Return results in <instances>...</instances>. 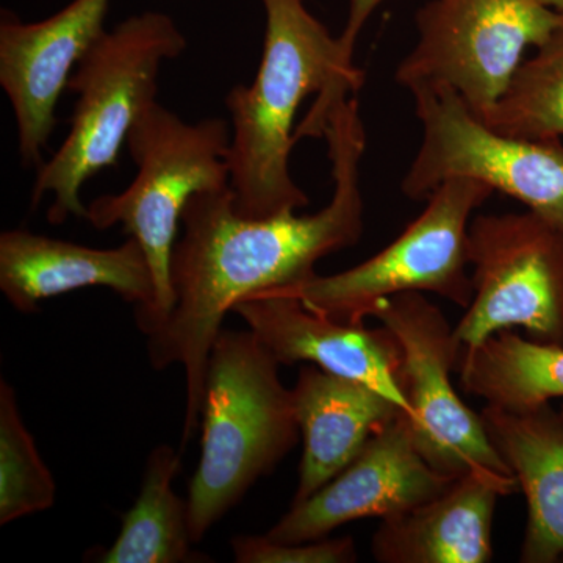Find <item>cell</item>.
I'll use <instances>...</instances> for the list:
<instances>
[{"instance_id": "1", "label": "cell", "mask_w": 563, "mask_h": 563, "mask_svg": "<svg viewBox=\"0 0 563 563\" xmlns=\"http://www.w3.org/2000/svg\"><path fill=\"white\" fill-rule=\"evenodd\" d=\"M321 136L328 143L333 192L317 213L244 218L233 206L231 185L196 192L185 206L184 235L172 258L174 309L147 335L155 369L176 363L185 369L184 446L201 421L207 366L225 314L257 292L312 279L321 258L361 242L366 133L357 96L329 111Z\"/></svg>"}, {"instance_id": "2", "label": "cell", "mask_w": 563, "mask_h": 563, "mask_svg": "<svg viewBox=\"0 0 563 563\" xmlns=\"http://www.w3.org/2000/svg\"><path fill=\"white\" fill-rule=\"evenodd\" d=\"M306 0H262L266 14L261 68L225 98L231 114L229 169L236 213L269 218L309 206L290 173L303 136L320 139L329 111L357 96L365 74Z\"/></svg>"}, {"instance_id": "3", "label": "cell", "mask_w": 563, "mask_h": 563, "mask_svg": "<svg viewBox=\"0 0 563 563\" xmlns=\"http://www.w3.org/2000/svg\"><path fill=\"white\" fill-rule=\"evenodd\" d=\"M279 366L251 329H221L214 340L203 393L201 461L188 493L195 544L298 443L292 393L282 384Z\"/></svg>"}, {"instance_id": "4", "label": "cell", "mask_w": 563, "mask_h": 563, "mask_svg": "<svg viewBox=\"0 0 563 563\" xmlns=\"http://www.w3.org/2000/svg\"><path fill=\"white\" fill-rule=\"evenodd\" d=\"M187 36L172 16L146 11L106 31L81 57L68 81L77 96L60 150L41 163L32 188V209L52 195L47 221L87 220L81 187L118 165L122 146L141 113L157 101L163 63L179 58Z\"/></svg>"}, {"instance_id": "5", "label": "cell", "mask_w": 563, "mask_h": 563, "mask_svg": "<svg viewBox=\"0 0 563 563\" xmlns=\"http://www.w3.org/2000/svg\"><path fill=\"white\" fill-rule=\"evenodd\" d=\"M231 125L222 118L190 124L155 101L125 141L136 165L135 179L118 195L99 196L87 207L92 228L109 231L121 225L146 252L155 302L150 313L136 317L146 335L174 309L172 258L185 206L196 192L231 185Z\"/></svg>"}, {"instance_id": "6", "label": "cell", "mask_w": 563, "mask_h": 563, "mask_svg": "<svg viewBox=\"0 0 563 563\" xmlns=\"http://www.w3.org/2000/svg\"><path fill=\"white\" fill-rule=\"evenodd\" d=\"M473 177L444 180L426 201L420 217L368 261L333 274L313 276L282 292L303 307L347 324H362L373 307L401 292H433L461 307L473 301L468 273V231L474 210L493 195ZM272 291V290H269Z\"/></svg>"}, {"instance_id": "7", "label": "cell", "mask_w": 563, "mask_h": 563, "mask_svg": "<svg viewBox=\"0 0 563 563\" xmlns=\"http://www.w3.org/2000/svg\"><path fill=\"white\" fill-rule=\"evenodd\" d=\"M418 41L396 69L410 92L448 87L477 118L501 98L529 46L563 31L542 0H431L417 13Z\"/></svg>"}, {"instance_id": "8", "label": "cell", "mask_w": 563, "mask_h": 563, "mask_svg": "<svg viewBox=\"0 0 563 563\" xmlns=\"http://www.w3.org/2000/svg\"><path fill=\"white\" fill-rule=\"evenodd\" d=\"M412 95L422 140L402 180L407 198L421 201L451 177H473L512 196L563 233L561 140L499 135L448 87L417 88Z\"/></svg>"}, {"instance_id": "9", "label": "cell", "mask_w": 563, "mask_h": 563, "mask_svg": "<svg viewBox=\"0 0 563 563\" xmlns=\"http://www.w3.org/2000/svg\"><path fill=\"white\" fill-rule=\"evenodd\" d=\"M473 301L454 328L462 347L506 329L563 344V233L532 211L479 214L468 231Z\"/></svg>"}, {"instance_id": "10", "label": "cell", "mask_w": 563, "mask_h": 563, "mask_svg": "<svg viewBox=\"0 0 563 563\" xmlns=\"http://www.w3.org/2000/svg\"><path fill=\"white\" fill-rule=\"evenodd\" d=\"M369 317L401 344L402 388L412 410L415 442L429 465L453 479L472 472L515 477L493 448L481 413L454 388L451 374L462 347L442 310L422 292L409 291L377 302Z\"/></svg>"}, {"instance_id": "11", "label": "cell", "mask_w": 563, "mask_h": 563, "mask_svg": "<svg viewBox=\"0 0 563 563\" xmlns=\"http://www.w3.org/2000/svg\"><path fill=\"white\" fill-rule=\"evenodd\" d=\"M453 481L422 457L409 415L399 412L324 487L306 501L291 504L265 536L280 543L313 542L352 521L409 512Z\"/></svg>"}, {"instance_id": "12", "label": "cell", "mask_w": 563, "mask_h": 563, "mask_svg": "<svg viewBox=\"0 0 563 563\" xmlns=\"http://www.w3.org/2000/svg\"><path fill=\"white\" fill-rule=\"evenodd\" d=\"M110 0H73L38 22L9 10L0 18V87L16 121L18 152L25 168L43 163L68 81L103 27Z\"/></svg>"}, {"instance_id": "13", "label": "cell", "mask_w": 563, "mask_h": 563, "mask_svg": "<svg viewBox=\"0 0 563 563\" xmlns=\"http://www.w3.org/2000/svg\"><path fill=\"white\" fill-rule=\"evenodd\" d=\"M232 312L265 344L280 365L309 362L324 372L369 385L412 417L402 388V350L387 328L347 324L303 307L277 290L243 299Z\"/></svg>"}, {"instance_id": "14", "label": "cell", "mask_w": 563, "mask_h": 563, "mask_svg": "<svg viewBox=\"0 0 563 563\" xmlns=\"http://www.w3.org/2000/svg\"><path fill=\"white\" fill-rule=\"evenodd\" d=\"M87 287L110 288L135 303L136 317L154 307L150 261L132 236L113 250H95L25 229L0 235V290L18 312H36L41 301Z\"/></svg>"}, {"instance_id": "15", "label": "cell", "mask_w": 563, "mask_h": 563, "mask_svg": "<svg viewBox=\"0 0 563 563\" xmlns=\"http://www.w3.org/2000/svg\"><path fill=\"white\" fill-rule=\"evenodd\" d=\"M517 490L515 477L463 474L431 501L385 518L373 536V558L380 563L490 562L496 504Z\"/></svg>"}, {"instance_id": "16", "label": "cell", "mask_w": 563, "mask_h": 563, "mask_svg": "<svg viewBox=\"0 0 563 563\" xmlns=\"http://www.w3.org/2000/svg\"><path fill=\"white\" fill-rule=\"evenodd\" d=\"M291 393L303 440L291 504L306 501L324 487L361 453L373 433L404 412L369 385L324 372L313 363L301 368Z\"/></svg>"}, {"instance_id": "17", "label": "cell", "mask_w": 563, "mask_h": 563, "mask_svg": "<svg viewBox=\"0 0 563 563\" xmlns=\"http://www.w3.org/2000/svg\"><path fill=\"white\" fill-rule=\"evenodd\" d=\"M488 439L517 477L528 501V526L520 561L553 563L563 559V415L550 404L514 410L485 406Z\"/></svg>"}, {"instance_id": "18", "label": "cell", "mask_w": 563, "mask_h": 563, "mask_svg": "<svg viewBox=\"0 0 563 563\" xmlns=\"http://www.w3.org/2000/svg\"><path fill=\"white\" fill-rule=\"evenodd\" d=\"M463 390L499 409H537L563 398V347L526 340L506 329L463 347L457 369Z\"/></svg>"}, {"instance_id": "19", "label": "cell", "mask_w": 563, "mask_h": 563, "mask_svg": "<svg viewBox=\"0 0 563 563\" xmlns=\"http://www.w3.org/2000/svg\"><path fill=\"white\" fill-rule=\"evenodd\" d=\"M180 455L169 444L154 448L144 465L143 484L121 531L102 563H181L203 561L191 550L190 506L173 488Z\"/></svg>"}, {"instance_id": "20", "label": "cell", "mask_w": 563, "mask_h": 563, "mask_svg": "<svg viewBox=\"0 0 563 563\" xmlns=\"http://www.w3.org/2000/svg\"><path fill=\"white\" fill-rule=\"evenodd\" d=\"M479 120L510 139H562L563 31L554 33L537 47L532 58L521 63L501 98Z\"/></svg>"}, {"instance_id": "21", "label": "cell", "mask_w": 563, "mask_h": 563, "mask_svg": "<svg viewBox=\"0 0 563 563\" xmlns=\"http://www.w3.org/2000/svg\"><path fill=\"white\" fill-rule=\"evenodd\" d=\"M57 483L22 421L16 393L0 383V525L51 509Z\"/></svg>"}, {"instance_id": "22", "label": "cell", "mask_w": 563, "mask_h": 563, "mask_svg": "<svg viewBox=\"0 0 563 563\" xmlns=\"http://www.w3.org/2000/svg\"><path fill=\"white\" fill-rule=\"evenodd\" d=\"M239 563H354L357 548L351 537H324L303 543H280L266 536H239L231 542Z\"/></svg>"}, {"instance_id": "23", "label": "cell", "mask_w": 563, "mask_h": 563, "mask_svg": "<svg viewBox=\"0 0 563 563\" xmlns=\"http://www.w3.org/2000/svg\"><path fill=\"white\" fill-rule=\"evenodd\" d=\"M383 2L384 0H350V13H347L346 24H344L342 35L339 38L344 49L352 57H354L355 44H357L366 21L372 18L374 11Z\"/></svg>"}, {"instance_id": "24", "label": "cell", "mask_w": 563, "mask_h": 563, "mask_svg": "<svg viewBox=\"0 0 563 563\" xmlns=\"http://www.w3.org/2000/svg\"><path fill=\"white\" fill-rule=\"evenodd\" d=\"M543 3H547L551 9L561 11L563 13V0H542Z\"/></svg>"}, {"instance_id": "25", "label": "cell", "mask_w": 563, "mask_h": 563, "mask_svg": "<svg viewBox=\"0 0 563 563\" xmlns=\"http://www.w3.org/2000/svg\"><path fill=\"white\" fill-rule=\"evenodd\" d=\"M562 415H563V412H562Z\"/></svg>"}]
</instances>
